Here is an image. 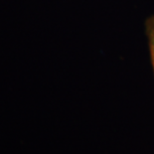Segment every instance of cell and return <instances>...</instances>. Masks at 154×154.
<instances>
[{
	"mask_svg": "<svg viewBox=\"0 0 154 154\" xmlns=\"http://www.w3.org/2000/svg\"><path fill=\"white\" fill-rule=\"evenodd\" d=\"M145 35L148 44L150 63H151L154 75V15L149 16L145 20Z\"/></svg>",
	"mask_w": 154,
	"mask_h": 154,
	"instance_id": "obj_1",
	"label": "cell"
}]
</instances>
